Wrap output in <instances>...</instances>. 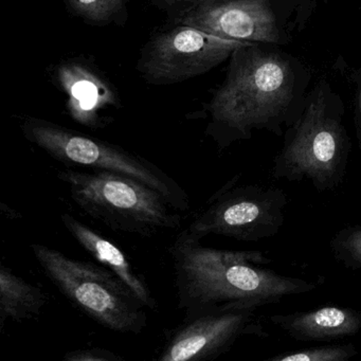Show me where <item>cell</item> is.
<instances>
[{"label":"cell","mask_w":361,"mask_h":361,"mask_svg":"<svg viewBox=\"0 0 361 361\" xmlns=\"http://www.w3.org/2000/svg\"><path fill=\"white\" fill-rule=\"evenodd\" d=\"M266 45L249 43L230 56L225 81L209 104V134L219 149L248 140L255 130L283 136L303 111L307 71Z\"/></svg>","instance_id":"1"},{"label":"cell","mask_w":361,"mask_h":361,"mask_svg":"<svg viewBox=\"0 0 361 361\" xmlns=\"http://www.w3.org/2000/svg\"><path fill=\"white\" fill-rule=\"evenodd\" d=\"M175 272L177 306L183 318L219 308L255 310L304 295L317 284L263 269L271 259L261 251L221 250L202 246L181 232L170 248Z\"/></svg>","instance_id":"2"},{"label":"cell","mask_w":361,"mask_h":361,"mask_svg":"<svg viewBox=\"0 0 361 361\" xmlns=\"http://www.w3.org/2000/svg\"><path fill=\"white\" fill-rule=\"evenodd\" d=\"M344 104L321 81L306 96L303 111L284 132L272 164L274 178L307 179L319 192L334 191L345 177L350 141L343 122Z\"/></svg>","instance_id":"3"},{"label":"cell","mask_w":361,"mask_h":361,"mask_svg":"<svg viewBox=\"0 0 361 361\" xmlns=\"http://www.w3.org/2000/svg\"><path fill=\"white\" fill-rule=\"evenodd\" d=\"M77 206L115 231L153 238L183 223L178 210L166 196L145 183L109 171H60Z\"/></svg>","instance_id":"4"},{"label":"cell","mask_w":361,"mask_h":361,"mask_svg":"<svg viewBox=\"0 0 361 361\" xmlns=\"http://www.w3.org/2000/svg\"><path fill=\"white\" fill-rule=\"evenodd\" d=\"M42 270L75 307L105 329L140 334L147 326L145 304L115 274L56 249L31 245Z\"/></svg>","instance_id":"5"},{"label":"cell","mask_w":361,"mask_h":361,"mask_svg":"<svg viewBox=\"0 0 361 361\" xmlns=\"http://www.w3.org/2000/svg\"><path fill=\"white\" fill-rule=\"evenodd\" d=\"M25 138L67 166L109 171L133 177L168 198L178 211L190 209L187 192L170 175L137 154L47 120L27 118Z\"/></svg>","instance_id":"6"},{"label":"cell","mask_w":361,"mask_h":361,"mask_svg":"<svg viewBox=\"0 0 361 361\" xmlns=\"http://www.w3.org/2000/svg\"><path fill=\"white\" fill-rule=\"evenodd\" d=\"M312 0H195L178 24L223 39L282 45L301 30Z\"/></svg>","instance_id":"7"},{"label":"cell","mask_w":361,"mask_h":361,"mask_svg":"<svg viewBox=\"0 0 361 361\" xmlns=\"http://www.w3.org/2000/svg\"><path fill=\"white\" fill-rule=\"evenodd\" d=\"M235 179L208 200L185 230L188 233L200 240L213 234L249 243L279 233L288 204L284 190L274 185L234 187Z\"/></svg>","instance_id":"8"},{"label":"cell","mask_w":361,"mask_h":361,"mask_svg":"<svg viewBox=\"0 0 361 361\" xmlns=\"http://www.w3.org/2000/svg\"><path fill=\"white\" fill-rule=\"evenodd\" d=\"M247 44L178 24L147 44L138 69L154 85L180 83L212 71Z\"/></svg>","instance_id":"9"},{"label":"cell","mask_w":361,"mask_h":361,"mask_svg":"<svg viewBox=\"0 0 361 361\" xmlns=\"http://www.w3.org/2000/svg\"><path fill=\"white\" fill-rule=\"evenodd\" d=\"M255 310L219 308L183 318L166 337L159 361L213 360L245 335H264Z\"/></svg>","instance_id":"10"},{"label":"cell","mask_w":361,"mask_h":361,"mask_svg":"<svg viewBox=\"0 0 361 361\" xmlns=\"http://www.w3.org/2000/svg\"><path fill=\"white\" fill-rule=\"evenodd\" d=\"M54 77L66 94V106L71 117L88 128L102 126L101 113L119 106L115 88L106 78L86 61L68 60L59 64Z\"/></svg>","instance_id":"11"},{"label":"cell","mask_w":361,"mask_h":361,"mask_svg":"<svg viewBox=\"0 0 361 361\" xmlns=\"http://www.w3.org/2000/svg\"><path fill=\"white\" fill-rule=\"evenodd\" d=\"M269 320L297 341H331L361 331V312L350 307L324 306L306 312L272 314Z\"/></svg>","instance_id":"12"},{"label":"cell","mask_w":361,"mask_h":361,"mask_svg":"<svg viewBox=\"0 0 361 361\" xmlns=\"http://www.w3.org/2000/svg\"><path fill=\"white\" fill-rule=\"evenodd\" d=\"M61 221L78 244L115 274L145 304V307L149 310L157 308V300L152 295L145 279L135 271L130 259L119 247L68 213L61 215Z\"/></svg>","instance_id":"13"},{"label":"cell","mask_w":361,"mask_h":361,"mask_svg":"<svg viewBox=\"0 0 361 361\" xmlns=\"http://www.w3.org/2000/svg\"><path fill=\"white\" fill-rule=\"evenodd\" d=\"M46 304L45 293L12 271L0 265V331L7 320L23 322L39 316Z\"/></svg>","instance_id":"14"},{"label":"cell","mask_w":361,"mask_h":361,"mask_svg":"<svg viewBox=\"0 0 361 361\" xmlns=\"http://www.w3.org/2000/svg\"><path fill=\"white\" fill-rule=\"evenodd\" d=\"M128 0H65L67 10L84 22L97 26L119 23Z\"/></svg>","instance_id":"15"},{"label":"cell","mask_w":361,"mask_h":361,"mask_svg":"<svg viewBox=\"0 0 361 361\" xmlns=\"http://www.w3.org/2000/svg\"><path fill=\"white\" fill-rule=\"evenodd\" d=\"M329 248L342 265L361 270V225L342 228L331 238Z\"/></svg>","instance_id":"16"},{"label":"cell","mask_w":361,"mask_h":361,"mask_svg":"<svg viewBox=\"0 0 361 361\" xmlns=\"http://www.w3.org/2000/svg\"><path fill=\"white\" fill-rule=\"evenodd\" d=\"M358 355L353 344H333L316 346L293 352L280 353L270 357L269 361H348Z\"/></svg>","instance_id":"17"},{"label":"cell","mask_w":361,"mask_h":361,"mask_svg":"<svg viewBox=\"0 0 361 361\" xmlns=\"http://www.w3.org/2000/svg\"><path fill=\"white\" fill-rule=\"evenodd\" d=\"M65 361H124V358L116 353L105 348H92L71 350L64 357Z\"/></svg>","instance_id":"18"},{"label":"cell","mask_w":361,"mask_h":361,"mask_svg":"<svg viewBox=\"0 0 361 361\" xmlns=\"http://www.w3.org/2000/svg\"><path fill=\"white\" fill-rule=\"evenodd\" d=\"M356 92H355V128H356L357 145L361 152V69L355 77Z\"/></svg>","instance_id":"19"},{"label":"cell","mask_w":361,"mask_h":361,"mask_svg":"<svg viewBox=\"0 0 361 361\" xmlns=\"http://www.w3.org/2000/svg\"><path fill=\"white\" fill-rule=\"evenodd\" d=\"M162 1L166 4H171V5H175V4H185L187 7H189L195 0H162Z\"/></svg>","instance_id":"20"}]
</instances>
